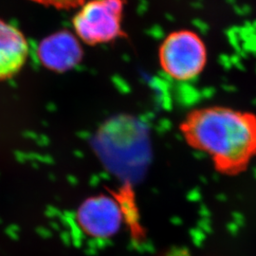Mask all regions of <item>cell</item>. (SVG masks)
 I'll return each instance as SVG.
<instances>
[{"label": "cell", "mask_w": 256, "mask_h": 256, "mask_svg": "<svg viewBox=\"0 0 256 256\" xmlns=\"http://www.w3.org/2000/svg\"><path fill=\"white\" fill-rule=\"evenodd\" d=\"M189 146L208 156L216 171L236 176L256 158V115L226 106L194 110L180 124Z\"/></svg>", "instance_id": "obj_1"}, {"label": "cell", "mask_w": 256, "mask_h": 256, "mask_svg": "<svg viewBox=\"0 0 256 256\" xmlns=\"http://www.w3.org/2000/svg\"><path fill=\"white\" fill-rule=\"evenodd\" d=\"M158 58L168 76L178 81H190L202 74L207 64V48L198 34L180 30L165 38Z\"/></svg>", "instance_id": "obj_2"}, {"label": "cell", "mask_w": 256, "mask_h": 256, "mask_svg": "<svg viewBox=\"0 0 256 256\" xmlns=\"http://www.w3.org/2000/svg\"><path fill=\"white\" fill-rule=\"evenodd\" d=\"M124 5V0H88L74 16L77 36L88 45H97L124 36L122 30Z\"/></svg>", "instance_id": "obj_3"}, {"label": "cell", "mask_w": 256, "mask_h": 256, "mask_svg": "<svg viewBox=\"0 0 256 256\" xmlns=\"http://www.w3.org/2000/svg\"><path fill=\"white\" fill-rule=\"evenodd\" d=\"M75 221L88 238L106 240L122 229L126 223V212L119 198L101 192L81 202L75 212Z\"/></svg>", "instance_id": "obj_4"}, {"label": "cell", "mask_w": 256, "mask_h": 256, "mask_svg": "<svg viewBox=\"0 0 256 256\" xmlns=\"http://www.w3.org/2000/svg\"><path fill=\"white\" fill-rule=\"evenodd\" d=\"M37 55L48 70L66 72L80 63L82 50L77 38L64 30L45 38L38 46Z\"/></svg>", "instance_id": "obj_5"}, {"label": "cell", "mask_w": 256, "mask_h": 256, "mask_svg": "<svg viewBox=\"0 0 256 256\" xmlns=\"http://www.w3.org/2000/svg\"><path fill=\"white\" fill-rule=\"evenodd\" d=\"M28 45L18 28L0 20V81L16 76L26 63Z\"/></svg>", "instance_id": "obj_6"}, {"label": "cell", "mask_w": 256, "mask_h": 256, "mask_svg": "<svg viewBox=\"0 0 256 256\" xmlns=\"http://www.w3.org/2000/svg\"><path fill=\"white\" fill-rule=\"evenodd\" d=\"M55 9L70 10L81 7L88 0H32Z\"/></svg>", "instance_id": "obj_7"}, {"label": "cell", "mask_w": 256, "mask_h": 256, "mask_svg": "<svg viewBox=\"0 0 256 256\" xmlns=\"http://www.w3.org/2000/svg\"><path fill=\"white\" fill-rule=\"evenodd\" d=\"M162 256H190V252L186 250V248H173L171 250L170 252H166L165 254Z\"/></svg>", "instance_id": "obj_8"}]
</instances>
